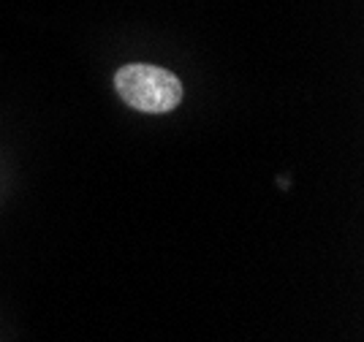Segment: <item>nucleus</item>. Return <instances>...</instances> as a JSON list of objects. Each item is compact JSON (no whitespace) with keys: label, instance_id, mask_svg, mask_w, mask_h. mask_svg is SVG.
<instances>
[{"label":"nucleus","instance_id":"f257e3e1","mask_svg":"<svg viewBox=\"0 0 364 342\" xmlns=\"http://www.w3.org/2000/svg\"><path fill=\"white\" fill-rule=\"evenodd\" d=\"M114 87L125 104L134 106L136 112H147V114L174 112L182 101L180 79L166 68L147 65V63L122 65L114 74Z\"/></svg>","mask_w":364,"mask_h":342}]
</instances>
